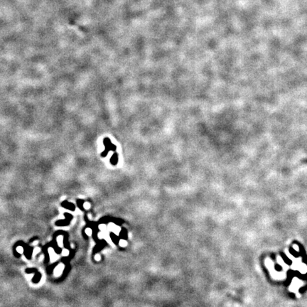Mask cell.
<instances>
[{
  "mask_svg": "<svg viewBox=\"0 0 307 307\" xmlns=\"http://www.w3.org/2000/svg\"><path fill=\"white\" fill-rule=\"evenodd\" d=\"M103 144H104V147H105V149L104 150V152H102L101 154V156L102 157H105L110 151L115 152L116 150V146L111 142L110 139L109 138H107V137L104 138V140H103Z\"/></svg>",
  "mask_w": 307,
  "mask_h": 307,
  "instance_id": "cell-1",
  "label": "cell"
},
{
  "mask_svg": "<svg viewBox=\"0 0 307 307\" xmlns=\"http://www.w3.org/2000/svg\"><path fill=\"white\" fill-rule=\"evenodd\" d=\"M118 162V154L116 152L113 154V155L112 156L110 159V163L112 165H116Z\"/></svg>",
  "mask_w": 307,
  "mask_h": 307,
  "instance_id": "cell-2",
  "label": "cell"
},
{
  "mask_svg": "<svg viewBox=\"0 0 307 307\" xmlns=\"http://www.w3.org/2000/svg\"><path fill=\"white\" fill-rule=\"evenodd\" d=\"M120 243H121V244H122V246L126 245V244H127V243H126V242H125V241H123V240L121 241V242H120Z\"/></svg>",
  "mask_w": 307,
  "mask_h": 307,
  "instance_id": "cell-3",
  "label": "cell"
}]
</instances>
